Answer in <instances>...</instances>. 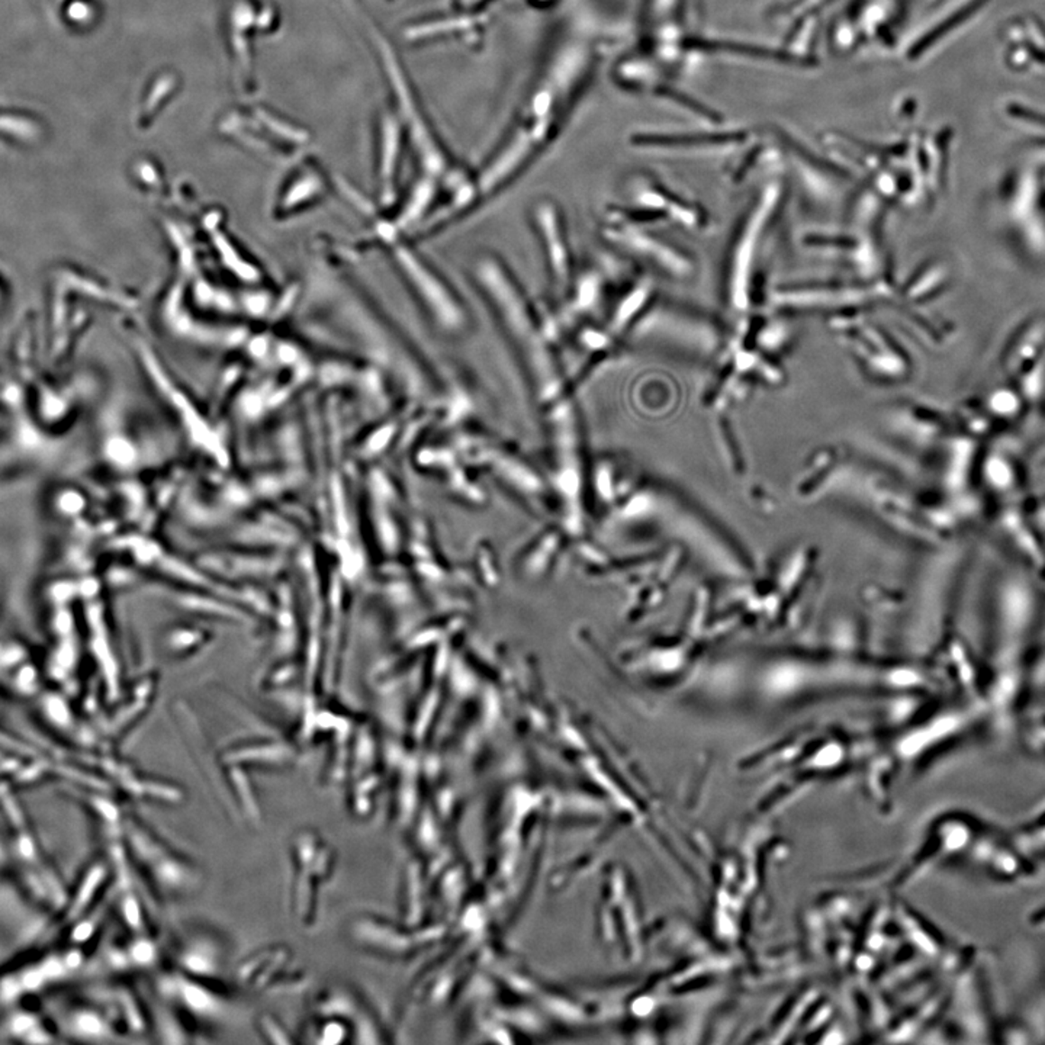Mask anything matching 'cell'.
<instances>
[{"instance_id": "obj_1", "label": "cell", "mask_w": 1045, "mask_h": 1045, "mask_svg": "<svg viewBox=\"0 0 1045 1045\" xmlns=\"http://www.w3.org/2000/svg\"><path fill=\"white\" fill-rule=\"evenodd\" d=\"M562 2L544 56L495 149L473 176L476 204L501 192L561 137L620 44L616 21L592 0Z\"/></svg>"}, {"instance_id": "obj_2", "label": "cell", "mask_w": 1045, "mask_h": 1045, "mask_svg": "<svg viewBox=\"0 0 1045 1045\" xmlns=\"http://www.w3.org/2000/svg\"><path fill=\"white\" fill-rule=\"evenodd\" d=\"M473 273L481 292L494 309L502 330L520 357L536 397L551 406L564 397L565 383L552 353L546 330L542 327L535 309L497 257H480Z\"/></svg>"}, {"instance_id": "obj_3", "label": "cell", "mask_w": 1045, "mask_h": 1045, "mask_svg": "<svg viewBox=\"0 0 1045 1045\" xmlns=\"http://www.w3.org/2000/svg\"><path fill=\"white\" fill-rule=\"evenodd\" d=\"M397 259L433 323L449 335L463 332L468 324L465 309L447 283L413 250L399 247Z\"/></svg>"}, {"instance_id": "obj_4", "label": "cell", "mask_w": 1045, "mask_h": 1045, "mask_svg": "<svg viewBox=\"0 0 1045 1045\" xmlns=\"http://www.w3.org/2000/svg\"><path fill=\"white\" fill-rule=\"evenodd\" d=\"M507 2L511 0H454L443 14L430 15L423 25L426 30L423 37L430 41L447 38L466 40L468 31L473 30L476 34L494 15L497 8H501Z\"/></svg>"}, {"instance_id": "obj_5", "label": "cell", "mask_w": 1045, "mask_h": 1045, "mask_svg": "<svg viewBox=\"0 0 1045 1045\" xmlns=\"http://www.w3.org/2000/svg\"><path fill=\"white\" fill-rule=\"evenodd\" d=\"M533 221L555 287L559 292H565L570 288L571 252L558 206L551 201L537 202L533 208Z\"/></svg>"}, {"instance_id": "obj_6", "label": "cell", "mask_w": 1045, "mask_h": 1045, "mask_svg": "<svg viewBox=\"0 0 1045 1045\" xmlns=\"http://www.w3.org/2000/svg\"><path fill=\"white\" fill-rule=\"evenodd\" d=\"M601 234L613 246H618L626 253L651 261L666 272L673 275L687 272V261L680 257L675 250L646 234L645 231L635 227L632 224H609L603 228Z\"/></svg>"}, {"instance_id": "obj_7", "label": "cell", "mask_w": 1045, "mask_h": 1045, "mask_svg": "<svg viewBox=\"0 0 1045 1045\" xmlns=\"http://www.w3.org/2000/svg\"><path fill=\"white\" fill-rule=\"evenodd\" d=\"M1045 354V316H1032L1016 328L1004 344L1001 366L1012 380L1028 378Z\"/></svg>"}, {"instance_id": "obj_8", "label": "cell", "mask_w": 1045, "mask_h": 1045, "mask_svg": "<svg viewBox=\"0 0 1045 1045\" xmlns=\"http://www.w3.org/2000/svg\"><path fill=\"white\" fill-rule=\"evenodd\" d=\"M161 994L171 997L180 1006L202 1018H215L225 1012L223 997L189 978V975H168L159 983Z\"/></svg>"}, {"instance_id": "obj_9", "label": "cell", "mask_w": 1045, "mask_h": 1045, "mask_svg": "<svg viewBox=\"0 0 1045 1045\" xmlns=\"http://www.w3.org/2000/svg\"><path fill=\"white\" fill-rule=\"evenodd\" d=\"M288 960L289 952L280 947L259 952L238 968L237 980L250 989H263L269 983L275 982L276 975L282 971Z\"/></svg>"}, {"instance_id": "obj_10", "label": "cell", "mask_w": 1045, "mask_h": 1045, "mask_svg": "<svg viewBox=\"0 0 1045 1045\" xmlns=\"http://www.w3.org/2000/svg\"><path fill=\"white\" fill-rule=\"evenodd\" d=\"M179 952V963L189 976H214L220 968V952L206 940H190Z\"/></svg>"}, {"instance_id": "obj_11", "label": "cell", "mask_w": 1045, "mask_h": 1045, "mask_svg": "<svg viewBox=\"0 0 1045 1045\" xmlns=\"http://www.w3.org/2000/svg\"><path fill=\"white\" fill-rule=\"evenodd\" d=\"M647 295H649V287L645 283L637 285L629 290V294L625 295V298L619 302L618 307L611 314L610 324H609V332L611 335H621L630 327V324L637 320L640 311L644 309Z\"/></svg>"}, {"instance_id": "obj_12", "label": "cell", "mask_w": 1045, "mask_h": 1045, "mask_svg": "<svg viewBox=\"0 0 1045 1045\" xmlns=\"http://www.w3.org/2000/svg\"><path fill=\"white\" fill-rule=\"evenodd\" d=\"M987 411L996 414L1001 418H1011L1018 416L1023 407V395L1013 391L1012 388H1001L990 395L986 402Z\"/></svg>"}, {"instance_id": "obj_13", "label": "cell", "mask_w": 1045, "mask_h": 1045, "mask_svg": "<svg viewBox=\"0 0 1045 1045\" xmlns=\"http://www.w3.org/2000/svg\"><path fill=\"white\" fill-rule=\"evenodd\" d=\"M257 1025H259V1031L266 1041L275 1042V1044L292 1042V1038H289L287 1031L283 1030L282 1025L272 1015H261L257 1021Z\"/></svg>"}, {"instance_id": "obj_14", "label": "cell", "mask_w": 1045, "mask_h": 1045, "mask_svg": "<svg viewBox=\"0 0 1045 1045\" xmlns=\"http://www.w3.org/2000/svg\"><path fill=\"white\" fill-rule=\"evenodd\" d=\"M346 1037V1030L343 1027L340 1021L330 1020L328 1022H324L323 1027L318 1031V1038L316 1041L318 1044H339Z\"/></svg>"}]
</instances>
